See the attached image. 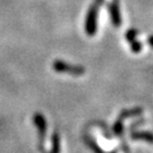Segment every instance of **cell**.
I'll return each mask as SVG.
<instances>
[{
    "mask_svg": "<svg viewBox=\"0 0 153 153\" xmlns=\"http://www.w3.org/2000/svg\"><path fill=\"white\" fill-rule=\"evenodd\" d=\"M52 68L56 73H61V74H69L73 76H82L85 74V68L81 65H71L67 64L60 59H56L52 64Z\"/></svg>",
    "mask_w": 153,
    "mask_h": 153,
    "instance_id": "cell-1",
    "label": "cell"
},
{
    "mask_svg": "<svg viewBox=\"0 0 153 153\" xmlns=\"http://www.w3.org/2000/svg\"><path fill=\"white\" fill-rule=\"evenodd\" d=\"M99 7L98 4H93L88 8L85 19V32L88 36H94L98 31V15H99Z\"/></svg>",
    "mask_w": 153,
    "mask_h": 153,
    "instance_id": "cell-2",
    "label": "cell"
},
{
    "mask_svg": "<svg viewBox=\"0 0 153 153\" xmlns=\"http://www.w3.org/2000/svg\"><path fill=\"white\" fill-rule=\"evenodd\" d=\"M33 123L38 129V136H39V148L41 150V152H44L43 143L44 138L47 135V128H48V124L44 118V116L41 112H35L33 116Z\"/></svg>",
    "mask_w": 153,
    "mask_h": 153,
    "instance_id": "cell-3",
    "label": "cell"
},
{
    "mask_svg": "<svg viewBox=\"0 0 153 153\" xmlns=\"http://www.w3.org/2000/svg\"><path fill=\"white\" fill-rule=\"evenodd\" d=\"M108 10L110 14V19L115 27H119L121 25V14L120 7H119V0H112L108 6Z\"/></svg>",
    "mask_w": 153,
    "mask_h": 153,
    "instance_id": "cell-4",
    "label": "cell"
},
{
    "mask_svg": "<svg viewBox=\"0 0 153 153\" xmlns=\"http://www.w3.org/2000/svg\"><path fill=\"white\" fill-rule=\"evenodd\" d=\"M131 137L134 141H145L146 143L153 144V133L146 131H135L131 133Z\"/></svg>",
    "mask_w": 153,
    "mask_h": 153,
    "instance_id": "cell-5",
    "label": "cell"
},
{
    "mask_svg": "<svg viewBox=\"0 0 153 153\" xmlns=\"http://www.w3.org/2000/svg\"><path fill=\"white\" fill-rule=\"evenodd\" d=\"M144 112V109L143 108H131V109H125L123 110L119 115V118H121L123 120L126 119V118H131V117H137V116H141Z\"/></svg>",
    "mask_w": 153,
    "mask_h": 153,
    "instance_id": "cell-6",
    "label": "cell"
},
{
    "mask_svg": "<svg viewBox=\"0 0 153 153\" xmlns=\"http://www.w3.org/2000/svg\"><path fill=\"white\" fill-rule=\"evenodd\" d=\"M51 141H52V148H51L49 153H60L61 146H60V135H59V131H56L52 134ZM42 153H45V152H42Z\"/></svg>",
    "mask_w": 153,
    "mask_h": 153,
    "instance_id": "cell-7",
    "label": "cell"
},
{
    "mask_svg": "<svg viewBox=\"0 0 153 153\" xmlns=\"http://www.w3.org/2000/svg\"><path fill=\"white\" fill-rule=\"evenodd\" d=\"M84 143L88 145V148L92 150L94 153H105L102 150V149L99 146L98 144H97V142L93 140L92 137H90V136H84ZM111 153H116V152H111Z\"/></svg>",
    "mask_w": 153,
    "mask_h": 153,
    "instance_id": "cell-8",
    "label": "cell"
},
{
    "mask_svg": "<svg viewBox=\"0 0 153 153\" xmlns=\"http://www.w3.org/2000/svg\"><path fill=\"white\" fill-rule=\"evenodd\" d=\"M112 131H114V135L115 136H121L123 133H124V120L121 118H119V117H118V119L114 124Z\"/></svg>",
    "mask_w": 153,
    "mask_h": 153,
    "instance_id": "cell-9",
    "label": "cell"
},
{
    "mask_svg": "<svg viewBox=\"0 0 153 153\" xmlns=\"http://www.w3.org/2000/svg\"><path fill=\"white\" fill-rule=\"evenodd\" d=\"M129 44H131V51H133L134 53H138V52H141V50H142L143 45H142V43H141L140 41H137V40H134V41L129 42Z\"/></svg>",
    "mask_w": 153,
    "mask_h": 153,
    "instance_id": "cell-10",
    "label": "cell"
},
{
    "mask_svg": "<svg viewBox=\"0 0 153 153\" xmlns=\"http://www.w3.org/2000/svg\"><path fill=\"white\" fill-rule=\"evenodd\" d=\"M137 34H138V31H137L136 28H131V30H128L127 32H126V40L128 41V42H131V41H134L135 38L137 36Z\"/></svg>",
    "mask_w": 153,
    "mask_h": 153,
    "instance_id": "cell-11",
    "label": "cell"
},
{
    "mask_svg": "<svg viewBox=\"0 0 153 153\" xmlns=\"http://www.w3.org/2000/svg\"><path fill=\"white\" fill-rule=\"evenodd\" d=\"M148 44L153 49V34L152 35H150V36L148 38Z\"/></svg>",
    "mask_w": 153,
    "mask_h": 153,
    "instance_id": "cell-12",
    "label": "cell"
},
{
    "mask_svg": "<svg viewBox=\"0 0 153 153\" xmlns=\"http://www.w3.org/2000/svg\"><path fill=\"white\" fill-rule=\"evenodd\" d=\"M94 2H95V4H98L99 6H101L102 4H104V0H95Z\"/></svg>",
    "mask_w": 153,
    "mask_h": 153,
    "instance_id": "cell-13",
    "label": "cell"
}]
</instances>
